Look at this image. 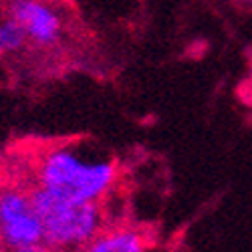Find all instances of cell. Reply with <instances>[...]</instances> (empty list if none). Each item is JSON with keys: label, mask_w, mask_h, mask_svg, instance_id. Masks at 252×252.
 Returning <instances> with one entry per match:
<instances>
[{"label": "cell", "mask_w": 252, "mask_h": 252, "mask_svg": "<svg viewBox=\"0 0 252 252\" xmlns=\"http://www.w3.org/2000/svg\"><path fill=\"white\" fill-rule=\"evenodd\" d=\"M0 242L4 250L40 252L49 250L45 230L29 192L18 188L0 190Z\"/></svg>", "instance_id": "cell-3"}, {"label": "cell", "mask_w": 252, "mask_h": 252, "mask_svg": "<svg viewBox=\"0 0 252 252\" xmlns=\"http://www.w3.org/2000/svg\"><path fill=\"white\" fill-rule=\"evenodd\" d=\"M27 45H29V36L18 20H14L10 14L8 18L0 20V57L16 55Z\"/></svg>", "instance_id": "cell-6"}, {"label": "cell", "mask_w": 252, "mask_h": 252, "mask_svg": "<svg viewBox=\"0 0 252 252\" xmlns=\"http://www.w3.org/2000/svg\"><path fill=\"white\" fill-rule=\"evenodd\" d=\"M152 248L150 238L135 228H113L101 230L89 242V252H143Z\"/></svg>", "instance_id": "cell-5"}, {"label": "cell", "mask_w": 252, "mask_h": 252, "mask_svg": "<svg viewBox=\"0 0 252 252\" xmlns=\"http://www.w3.org/2000/svg\"><path fill=\"white\" fill-rule=\"evenodd\" d=\"M29 196L43 222L49 250H85L103 230L99 202L71 200L47 190L40 184L31 188Z\"/></svg>", "instance_id": "cell-2"}, {"label": "cell", "mask_w": 252, "mask_h": 252, "mask_svg": "<svg viewBox=\"0 0 252 252\" xmlns=\"http://www.w3.org/2000/svg\"><path fill=\"white\" fill-rule=\"evenodd\" d=\"M242 2H252V0H242Z\"/></svg>", "instance_id": "cell-8"}, {"label": "cell", "mask_w": 252, "mask_h": 252, "mask_svg": "<svg viewBox=\"0 0 252 252\" xmlns=\"http://www.w3.org/2000/svg\"><path fill=\"white\" fill-rule=\"evenodd\" d=\"M10 16L23 25L29 43L36 47L57 45L65 31L61 12L47 0H12Z\"/></svg>", "instance_id": "cell-4"}, {"label": "cell", "mask_w": 252, "mask_h": 252, "mask_svg": "<svg viewBox=\"0 0 252 252\" xmlns=\"http://www.w3.org/2000/svg\"><path fill=\"white\" fill-rule=\"evenodd\" d=\"M0 250H4V246H2V242H0Z\"/></svg>", "instance_id": "cell-7"}, {"label": "cell", "mask_w": 252, "mask_h": 252, "mask_svg": "<svg viewBox=\"0 0 252 252\" xmlns=\"http://www.w3.org/2000/svg\"><path fill=\"white\" fill-rule=\"evenodd\" d=\"M119 178L113 158L83 152L79 145H59L36 161V184L71 200L101 202Z\"/></svg>", "instance_id": "cell-1"}]
</instances>
